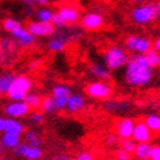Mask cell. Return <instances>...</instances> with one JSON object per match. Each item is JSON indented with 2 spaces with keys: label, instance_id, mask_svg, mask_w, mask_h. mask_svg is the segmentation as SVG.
I'll return each instance as SVG.
<instances>
[{
  "label": "cell",
  "instance_id": "cell-1",
  "mask_svg": "<svg viewBox=\"0 0 160 160\" xmlns=\"http://www.w3.org/2000/svg\"><path fill=\"white\" fill-rule=\"evenodd\" d=\"M155 69L147 62L144 55H131L123 71V81L130 88H142L152 82Z\"/></svg>",
  "mask_w": 160,
  "mask_h": 160
},
{
  "label": "cell",
  "instance_id": "cell-2",
  "mask_svg": "<svg viewBox=\"0 0 160 160\" xmlns=\"http://www.w3.org/2000/svg\"><path fill=\"white\" fill-rule=\"evenodd\" d=\"M132 22L138 26H148L160 19V0H149L136 6L130 12Z\"/></svg>",
  "mask_w": 160,
  "mask_h": 160
},
{
  "label": "cell",
  "instance_id": "cell-3",
  "mask_svg": "<svg viewBox=\"0 0 160 160\" xmlns=\"http://www.w3.org/2000/svg\"><path fill=\"white\" fill-rule=\"evenodd\" d=\"M128 59H129L128 52L124 49V47H121L119 45L109 46L108 48L104 49L103 54H102L103 64L110 71H115V69L124 67Z\"/></svg>",
  "mask_w": 160,
  "mask_h": 160
},
{
  "label": "cell",
  "instance_id": "cell-4",
  "mask_svg": "<svg viewBox=\"0 0 160 160\" xmlns=\"http://www.w3.org/2000/svg\"><path fill=\"white\" fill-rule=\"evenodd\" d=\"M19 46L12 37H3L0 39V66L9 68L19 57Z\"/></svg>",
  "mask_w": 160,
  "mask_h": 160
},
{
  "label": "cell",
  "instance_id": "cell-5",
  "mask_svg": "<svg viewBox=\"0 0 160 160\" xmlns=\"http://www.w3.org/2000/svg\"><path fill=\"white\" fill-rule=\"evenodd\" d=\"M123 46L132 55H144L152 49V40L143 35L130 34L123 40Z\"/></svg>",
  "mask_w": 160,
  "mask_h": 160
},
{
  "label": "cell",
  "instance_id": "cell-6",
  "mask_svg": "<svg viewBox=\"0 0 160 160\" xmlns=\"http://www.w3.org/2000/svg\"><path fill=\"white\" fill-rule=\"evenodd\" d=\"M32 81L27 75H17L13 80L7 96L11 101H24L26 95L32 92Z\"/></svg>",
  "mask_w": 160,
  "mask_h": 160
},
{
  "label": "cell",
  "instance_id": "cell-7",
  "mask_svg": "<svg viewBox=\"0 0 160 160\" xmlns=\"http://www.w3.org/2000/svg\"><path fill=\"white\" fill-rule=\"evenodd\" d=\"M85 94L93 100L107 101L113 94V88L108 81H93L88 83L84 88Z\"/></svg>",
  "mask_w": 160,
  "mask_h": 160
},
{
  "label": "cell",
  "instance_id": "cell-8",
  "mask_svg": "<svg viewBox=\"0 0 160 160\" xmlns=\"http://www.w3.org/2000/svg\"><path fill=\"white\" fill-rule=\"evenodd\" d=\"M80 24L82 29L88 32H95L104 26V17L99 12L88 11L81 17Z\"/></svg>",
  "mask_w": 160,
  "mask_h": 160
},
{
  "label": "cell",
  "instance_id": "cell-9",
  "mask_svg": "<svg viewBox=\"0 0 160 160\" xmlns=\"http://www.w3.org/2000/svg\"><path fill=\"white\" fill-rule=\"evenodd\" d=\"M27 30L35 38L52 37L55 34V32H56L55 27L52 25V22H38V20L30 22L29 24L27 25Z\"/></svg>",
  "mask_w": 160,
  "mask_h": 160
},
{
  "label": "cell",
  "instance_id": "cell-10",
  "mask_svg": "<svg viewBox=\"0 0 160 160\" xmlns=\"http://www.w3.org/2000/svg\"><path fill=\"white\" fill-rule=\"evenodd\" d=\"M52 98H53L55 105H56L57 110H64L66 108L67 101H68L69 96L72 95V91L65 84H56L52 88Z\"/></svg>",
  "mask_w": 160,
  "mask_h": 160
},
{
  "label": "cell",
  "instance_id": "cell-11",
  "mask_svg": "<svg viewBox=\"0 0 160 160\" xmlns=\"http://www.w3.org/2000/svg\"><path fill=\"white\" fill-rule=\"evenodd\" d=\"M32 112L30 108L24 101H11L5 105V113L11 119H22Z\"/></svg>",
  "mask_w": 160,
  "mask_h": 160
},
{
  "label": "cell",
  "instance_id": "cell-12",
  "mask_svg": "<svg viewBox=\"0 0 160 160\" xmlns=\"http://www.w3.org/2000/svg\"><path fill=\"white\" fill-rule=\"evenodd\" d=\"M56 13L63 18L67 25H76L81 20V12L78 7L73 5H62L57 9Z\"/></svg>",
  "mask_w": 160,
  "mask_h": 160
},
{
  "label": "cell",
  "instance_id": "cell-13",
  "mask_svg": "<svg viewBox=\"0 0 160 160\" xmlns=\"http://www.w3.org/2000/svg\"><path fill=\"white\" fill-rule=\"evenodd\" d=\"M136 126V121L131 118H122L114 123V130L117 136L120 139L132 138L133 129Z\"/></svg>",
  "mask_w": 160,
  "mask_h": 160
},
{
  "label": "cell",
  "instance_id": "cell-14",
  "mask_svg": "<svg viewBox=\"0 0 160 160\" xmlns=\"http://www.w3.org/2000/svg\"><path fill=\"white\" fill-rule=\"evenodd\" d=\"M54 35L63 39L68 45V44H73L75 42H78L83 36V32L82 28H78L75 25H68L63 29L56 30Z\"/></svg>",
  "mask_w": 160,
  "mask_h": 160
},
{
  "label": "cell",
  "instance_id": "cell-15",
  "mask_svg": "<svg viewBox=\"0 0 160 160\" xmlns=\"http://www.w3.org/2000/svg\"><path fill=\"white\" fill-rule=\"evenodd\" d=\"M152 138V132L149 130L143 120L136 121V126L133 129V133H132V139L137 143H146L149 142Z\"/></svg>",
  "mask_w": 160,
  "mask_h": 160
},
{
  "label": "cell",
  "instance_id": "cell-16",
  "mask_svg": "<svg viewBox=\"0 0 160 160\" xmlns=\"http://www.w3.org/2000/svg\"><path fill=\"white\" fill-rule=\"evenodd\" d=\"M11 37L16 40L20 48L30 47L35 43V37L27 30V28L22 26L11 32Z\"/></svg>",
  "mask_w": 160,
  "mask_h": 160
},
{
  "label": "cell",
  "instance_id": "cell-17",
  "mask_svg": "<svg viewBox=\"0 0 160 160\" xmlns=\"http://www.w3.org/2000/svg\"><path fill=\"white\" fill-rule=\"evenodd\" d=\"M13 152L16 155L22 156V157L26 158L28 160H38L43 155V151H42L40 148L30 147L29 144L27 143H19L13 149Z\"/></svg>",
  "mask_w": 160,
  "mask_h": 160
},
{
  "label": "cell",
  "instance_id": "cell-18",
  "mask_svg": "<svg viewBox=\"0 0 160 160\" xmlns=\"http://www.w3.org/2000/svg\"><path fill=\"white\" fill-rule=\"evenodd\" d=\"M104 109L111 113H127L132 108L130 101H118V100H107L103 104Z\"/></svg>",
  "mask_w": 160,
  "mask_h": 160
},
{
  "label": "cell",
  "instance_id": "cell-19",
  "mask_svg": "<svg viewBox=\"0 0 160 160\" xmlns=\"http://www.w3.org/2000/svg\"><path fill=\"white\" fill-rule=\"evenodd\" d=\"M85 104L86 101L83 94L72 93V95L69 96L68 101H67L65 110L68 113H78L85 108Z\"/></svg>",
  "mask_w": 160,
  "mask_h": 160
},
{
  "label": "cell",
  "instance_id": "cell-20",
  "mask_svg": "<svg viewBox=\"0 0 160 160\" xmlns=\"http://www.w3.org/2000/svg\"><path fill=\"white\" fill-rule=\"evenodd\" d=\"M88 72L99 81H109L111 78V71L103 63H92L88 67Z\"/></svg>",
  "mask_w": 160,
  "mask_h": 160
},
{
  "label": "cell",
  "instance_id": "cell-21",
  "mask_svg": "<svg viewBox=\"0 0 160 160\" xmlns=\"http://www.w3.org/2000/svg\"><path fill=\"white\" fill-rule=\"evenodd\" d=\"M17 75L9 71H3L0 73V95H7L13 80L16 78Z\"/></svg>",
  "mask_w": 160,
  "mask_h": 160
},
{
  "label": "cell",
  "instance_id": "cell-22",
  "mask_svg": "<svg viewBox=\"0 0 160 160\" xmlns=\"http://www.w3.org/2000/svg\"><path fill=\"white\" fill-rule=\"evenodd\" d=\"M39 110H40V112H43L44 114H47V115H53L58 111L56 105H55V102H54L52 95L43 96Z\"/></svg>",
  "mask_w": 160,
  "mask_h": 160
},
{
  "label": "cell",
  "instance_id": "cell-23",
  "mask_svg": "<svg viewBox=\"0 0 160 160\" xmlns=\"http://www.w3.org/2000/svg\"><path fill=\"white\" fill-rule=\"evenodd\" d=\"M66 46L67 44L65 43L64 40L55 36V35H53L47 42V49L51 53H62V52H64L66 49Z\"/></svg>",
  "mask_w": 160,
  "mask_h": 160
},
{
  "label": "cell",
  "instance_id": "cell-24",
  "mask_svg": "<svg viewBox=\"0 0 160 160\" xmlns=\"http://www.w3.org/2000/svg\"><path fill=\"white\" fill-rule=\"evenodd\" d=\"M152 146L149 142L146 143H137L136 150H134V157L138 160H150Z\"/></svg>",
  "mask_w": 160,
  "mask_h": 160
},
{
  "label": "cell",
  "instance_id": "cell-25",
  "mask_svg": "<svg viewBox=\"0 0 160 160\" xmlns=\"http://www.w3.org/2000/svg\"><path fill=\"white\" fill-rule=\"evenodd\" d=\"M1 143L5 148H15L20 143V136L16 133H10V132H5L1 137Z\"/></svg>",
  "mask_w": 160,
  "mask_h": 160
},
{
  "label": "cell",
  "instance_id": "cell-26",
  "mask_svg": "<svg viewBox=\"0 0 160 160\" xmlns=\"http://www.w3.org/2000/svg\"><path fill=\"white\" fill-rule=\"evenodd\" d=\"M24 131H25V127L20 121H18L17 119H11V118L6 119L5 132H10V133H16L20 136Z\"/></svg>",
  "mask_w": 160,
  "mask_h": 160
},
{
  "label": "cell",
  "instance_id": "cell-27",
  "mask_svg": "<svg viewBox=\"0 0 160 160\" xmlns=\"http://www.w3.org/2000/svg\"><path fill=\"white\" fill-rule=\"evenodd\" d=\"M54 15H55V11L46 6V7H40L39 9H37V10L35 11L34 17L36 18V20H38V22H51Z\"/></svg>",
  "mask_w": 160,
  "mask_h": 160
},
{
  "label": "cell",
  "instance_id": "cell-28",
  "mask_svg": "<svg viewBox=\"0 0 160 160\" xmlns=\"http://www.w3.org/2000/svg\"><path fill=\"white\" fill-rule=\"evenodd\" d=\"M42 99H43V96L40 95L39 93H37V92H29L24 99V102L30 108V110L36 111V110H38L40 108Z\"/></svg>",
  "mask_w": 160,
  "mask_h": 160
},
{
  "label": "cell",
  "instance_id": "cell-29",
  "mask_svg": "<svg viewBox=\"0 0 160 160\" xmlns=\"http://www.w3.org/2000/svg\"><path fill=\"white\" fill-rule=\"evenodd\" d=\"M143 121L151 132L160 130V115L156 114V113H151V114L147 115Z\"/></svg>",
  "mask_w": 160,
  "mask_h": 160
},
{
  "label": "cell",
  "instance_id": "cell-30",
  "mask_svg": "<svg viewBox=\"0 0 160 160\" xmlns=\"http://www.w3.org/2000/svg\"><path fill=\"white\" fill-rule=\"evenodd\" d=\"M25 139H26L27 144H29L30 147L39 148L42 144V139L38 136V132L35 130H27L25 133Z\"/></svg>",
  "mask_w": 160,
  "mask_h": 160
},
{
  "label": "cell",
  "instance_id": "cell-31",
  "mask_svg": "<svg viewBox=\"0 0 160 160\" xmlns=\"http://www.w3.org/2000/svg\"><path fill=\"white\" fill-rule=\"evenodd\" d=\"M22 22L15 18H11V17L6 18L2 22V28L7 32H10V34L12 32H15L16 29H18L19 27H22Z\"/></svg>",
  "mask_w": 160,
  "mask_h": 160
},
{
  "label": "cell",
  "instance_id": "cell-32",
  "mask_svg": "<svg viewBox=\"0 0 160 160\" xmlns=\"http://www.w3.org/2000/svg\"><path fill=\"white\" fill-rule=\"evenodd\" d=\"M147 62L153 69L160 67V54L157 53L155 49H150L147 54H144Z\"/></svg>",
  "mask_w": 160,
  "mask_h": 160
},
{
  "label": "cell",
  "instance_id": "cell-33",
  "mask_svg": "<svg viewBox=\"0 0 160 160\" xmlns=\"http://www.w3.org/2000/svg\"><path fill=\"white\" fill-rule=\"evenodd\" d=\"M137 147V142L134 141L133 139H123L120 142V149L124 150L126 152H128L129 155H133L134 150Z\"/></svg>",
  "mask_w": 160,
  "mask_h": 160
},
{
  "label": "cell",
  "instance_id": "cell-34",
  "mask_svg": "<svg viewBox=\"0 0 160 160\" xmlns=\"http://www.w3.org/2000/svg\"><path fill=\"white\" fill-rule=\"evenodd\" d=\"M28 119H29V122L32 124H42L44 122V113L36 110V111L29 113Z\"/></svg>",
  "mask_w": 160,
  "mask_h": 160
},
{
  "label": "cell",
  "instance_id": "cell-35",
  "mask_svg": "<svg viewBox=\"0 0 160 160\" xmlns=\"http://www.w3.org/2000/svg\"><path fill=\"white\" fill-rule=\"evenodd\" d=\"M51 22H52V25L55 27V29H56V30L63 29V28H65L66 26H68V25H67L66 22L63 20V18H62V17H59L56 12H55V15H54V17H53V19H52Z\"/></svg>",
  "mask_w": 160,
  "mask_h": 160
},
{
  "label": "cell",
  "instance_id": "cell-36",
  "mask_svg": "<svg viewBox=\"0 0 160 160\" xmlns=\"http://www.w3.org/2000/svg\"><path fill=\"white\" fill-rule=\"evenodd\" d=\"M150 160H160V144L152 146Z\"/></svg>",
  "mask_w": 160,
  "mask_h": 160
},
{
  "label": "cell",
  "instance_id": "cell-37",
  "mask_svg": "<svg viewBox=\"0 0 160 160\" xmlns=\"http://www.w3.org/2000/svg\"><path fill=\"white\" fill-rule=\"evenodd\" d=\"M76 160H94V157L91 152L88 151H81L76 156Z\"/></svg>",
  "mask_w": 160,
  "mask_h": 160
},
{
  "label": "cell",
  "instance_id": "cell-38",
  "mask_svg": "<svg viewBox=\"0 0 160 160\" xmlns=\"http://www.w3.org/2000/svg\"><path fill=\"white\" fill-rule=\"evenodd\" d=\"M118 138L119 137L115 136V134H108L105 137V143L108 146H115L118 143Z\"/></svg>",
  "mask_w": 160,
  "mask_h": 160
},
{
  "label": "cell",
  "instance_id": "cell-39",
  "mask_svg": "<svg viewBox=\"0 0 160 160\" xmlns=\"http://www.w3.org/2000/svg\"><path fill=\"white\" fill-rule=\"evenodd\" d=\"M131 155H129L128 152H126L124 150L122 149H119L117 152V159H129Z\"/></svg>",
  "mask_w": 160,
  "mask_h": 160
},
{
  "label": "cell",
  "instance_id": "cell-40",
  "mask_svg": "<svg viewBox=\"0 0 160 160\" xmlns=\"http://www.w3.org/2000/svg\"><path fill=\"white\" fill-rule=\"evenodd\" d=\"M35 9L34 8H29V7H25V10H24V15L25 17L27 18H30V17H34L35 16Z\"/></svg>",
  "mask_w": 160,
  "mask_h": 160
},
{
  "label": "cell",
  "instance_id": "cell-41",
  "mask_svg": "<svg viewBox=\"0 0 160 160\" xmlns=\"http://www.w3.org/2000/svg\"><path fill=\"white\" fill-rule=\"evenodd\" d=\"M52 160H74V159L72 157H69V156L62 153V155H56Z\"/></svg>",
  "mask_w": 160,
  "mask_h": 160
},
{
  "label": "cell",
  "instance_id": "cell-42",
  "mask_svg": "<svg viewBox=\"0 0 160 160\" xmlns=\"http://www.w3.org/2000/svg\"><path fill=\"white\" fill-rule=\"evenodd\" d=\"M17 1L22 2L25 7H29V8H35V7H36L35 3L32 2V0H17Z\"/></svg>",
  "mask_w": 160,
  "mask_h": 160
},
{
  "label": "cell",
  "instance_id": "cell-43",
  "mask_svg": "<svg viewBox=\"0 0 160 160\" xmlns=\"http://www.w3.org/2000/svg\"><path fill=\"white\" fill-rule=\"evenodd\" d=\"M35 6H39V7H46L49 3V0H32Z\"/></svg>",
  "mask_w": 160,
  "mask_h": 160
},
{
  "label": "cell",
  "instance_id": "cell-44",
  "mask_svg": "<svg viewBox=\"0 0 160 160\" xmlns=\"http://www.w3.org/2000/svg\"><path fill=\"white\" fill-rule=\"evenodd\" d=\"M152 49L160 54V37H158L155 42H152Z\"/></svg>",
  "mask_w": 160,
  "mask_h": 160
},
{
  "label": "cell",
  "instance_id": "cell-45",
  "mask_svg": "<svg viewBox=\"0 0 160 160\" xmlns=\"http://www.w3.org/2000/svg\"><path fill=\"white\" fill-rule=\"evenodd\" d=\"M6 129V119L0 117V132H5Z\"/></svg>",
  "mask_w": 160,
  "mask_h": 160
},
{
  "label": "cell",
  "instance_id": "cell-46",
  "mask_svg": "<svg viewBox=\"0 0 160 160\" xmlns=\"http://www.w3.org/2000/svg\"><path fill=\"white\" fill-rule=\"evenodd\" d=\"M132 1L138 6V5H142V3L147 2V1H149V0H132Z\"/></svg>",
  "mask_w": 160,
  "mask_h": 160
},
{
  "label": "cell",
  "instance_id": "cell-47",
  "mask_svg": "<svg viewBox=\"0 0 160 160\" xmlns=\"http://www.w3.org/2000/svg\"><path fill=\"white\" fill-rule=\"evenodd\" d=\"M3 151H5V147H3L2 143H1V141H0V156L2 155Z\"/></svg>",
  "mask_w": 160,
  "mask_h": 160
},
{
  "label": "cell",
  "instance_id": "cell-48",
  "mask_svg": "<svg viewBox=\"0 0 160 160\" xmlns=\"http://www.w3.org/2000/svg\"><path fill=\"white\" fill-rule=\"evenodd\" d=\"M117 160H133V159H131V158H129V159H117Z\"/></svg>",
  "mask_w": 160,
  "mask_h": 160
},
{
  "label": "cell",
  "instance_id": "cell-49",
  "mask_svg": "<svg viewBox=\"0 0 160 160\" xmlns=\"http://www.w3.org/2000/svg\"><path fill=\"white\" fill-rule=\"evenodd\" d=\"M159 27H160V19H159Z\"/></svg>",
  "mask_w": 160,
  "mask_h": 160
},
{
  "label": "cell",
  "instance_id": "cell-50",
  "mask_svg": "<svg viewBox=\"0 0 160 160\" xmlns=\"http://www.w3.org/2000/svg\"><path fill=\"white\" fill-rule=\"evenodd\" d=\"M158 132H159V134H160V130H159V131H158Z\"/></svg>",
  "mask_w": 160,
  "mask_h": 160
}]
</instances>
